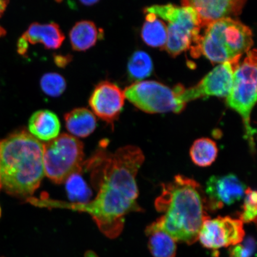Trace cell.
Wrapping results in <instances>:
<instances>
[{
    "label": "cell",
    "instance_id": "cell-30",
    "mask_svg": "<svg viewBox=\"0 0 257 257\" xmlns=\"http://www.w3.org/2000/svg\"><path fill=\"white\" fill-rule=\"evenodd\" d=\"M96 1H82L81 3H83V5L85 6H91L97 3Z\"/></svg>",
    "mask_w": 257,
    "mask_h": 257
},
{
    "label": "cell",
    "instance_id": "cell-8",
    "mask_svg": "<svg viewBox=\"0 0 257 257\" xmlns=\"http://www.w3.org/2000/svg\"><path fill=\"white\" fill-rule=\"evenodd\" d=\"M184 89L182 85L172 89L158 82L141 81L128 86L123 92L125 98L148 113H179L185 107L179 100V95Z\"/></svg>",
    "mask_w": 257,
    "mask_h": 257
},
{
    "label": "cell",
    "instance_id": "cell-23",
    "mask_svg": "<svg viewBox=\"0 0 257 257\" xmlns=\"http://www.w3.org/2000/svg\"><path fill=\"white\" fill-rule=\"evenodd\" d=\"M256 191L250 188H246L244 195L242 211L239 215V220L243 223H256Z\"/></svg>",
    "mask_w": 257,
    "mask_h": 257
},
{
    "label": "cell",
    "instance_id": "cell-5",
    "mask_svg": "<svg viewBox=\"0 0 257 257\" xmlns=\"http://www.w3.org/2000/svg\"><path fill=\"white\" fill-rule=\"evenodd\" d=\"M168 23L165 49L173 56L195 46L200 38L201 26L195 10L187 5H154L145 10Z\"/></svg>",
    "mask_w": 257,
    "mask_h": 257
},
{
    "label": "cell",
    "instance_id": "cell-13",
    "mask_svg": "<svg viewBox=\"0 0 257 257\" xmlns=\"http://www.w3.org/2000/svg\"><path fill=\"white\" fill-rule=\"evenodd\" d=\"M246 1L229 0V1H206L194 0L184 1L182 5L194 8L200 19L201 28H207L215 22L226 18H232L242 12Z\"/></svg>",
    "mask_w": 257,
    "mask_h": 257
},
{
    "label": "cell",
    "instance_id": "cell-28",
    "mask_svg": "<svg viewBox=\"0 0 257 257\" xmlns=\"http://www.w3.org/2000/svg\"><path fill=\"white\" fill-rule=\"evenodd\" d=\"M8 1H3V0H0V18L4 14L6 8H7L8 4ZM6 34V30L4 28H2L0 26V38L5 36Z\"/></svg>",
    "mask_w": 257,
    "mask_h": 257
},
{
    "label": "cell",
    "instance_id": "cell-24",
    "mask_svg": "<svg viewBox=\"0 0 257 257\" xmlns=\"http://www.w3.org/2000/svg\"><path fill=\"white\" fill-rule=\"evenodd\" d=\"M79 174H74L67 180L66 188L70 198L79 201L74 202H80V200H82L81 203H83L89 197V191L85 181Z\"/></svg>",
    "mask_w": 257,
    "mask_h": 257
},
{
    "label": "cell",
    "instance_id": "cell-19",
    "mask_svg": "<svg viewBox=\"0 0 257 257\" xmlns=\"http://www.w3.org/2000/svg\"><path fill=\"white\" fill-rule=\"evenodd\" d=\"M141 35L145 43L149 46L165 48L168 40L167 25L155 15L146 14Z\"/></svg>",
    "mask_w": 257,
    "mask_h": 257
},
{
    "label": "cell",
    "instance_id": "cell-14",
    "mask_svg": "<svg viewBox=\"0 0 257 257\" xmlns=\"http://www.w3.org/2000/svg\"><path fill=\"white\" fill-rule=\"evenodd\" d=\"M28 44H43L47 49L55 50L62 46L65 37L59 26L55 23H34L22 35Z\"/></svg>",
    "mask_w": 257,
    "mask_h": 257
},
{
    "label": "cell",
    "instance_id": "cell-10",
    "mask_svg": "<svg viewBox=\"0 0 257 257\" xmlns=\"http://www.w3.org/2000/svg\"><path fill=\"white\" fill-rule=\"evenodd\" d=\"M240 57L221 63L215 67L192 87L185 89L179 95V100L186 105L188 102L203 96H217L226 97L232 88L233 74L239 64Z\"/></svg>",
    "mask_w": 257,
    "mask_h": 257
},
{
    "label": "cell",
    "instance_id": "cell-11",
    "mask_svg": "<svg viewBox=\"0 0 257 257\" xmlns=\"http://www.w3.org/2000/svg\"><path fill=\"white\" fill-rule=\"evenodd\" d=\"M246 187L234 174L211 176L207 182L205 207L211 211L232 205L244 197Z\"/></svg>",
    "mask_w": 257,
    "mask_h": 257
},
{
    "label": "cell",
    "instance_id": "cell-31",
    "mask_svg": "<svg viewBox=\"0 0 257 257\" xmlns=\"http://www.w3.org/2000/svg\"><path fill=\"white\" fill-rule=\"evenodd\" d=\"M2 188V183H1V179H0V189H1Z\"/></svg>",
    "mask_w": 257,
    "mask_h": 257
},
{
    "label": "cell",
    "instance_id": "cell-27",
    "mask_svg": "<svg viewBox=\"0 0 257 257\" xmlns=\"http://www.w3.org/2000/svg\"><path fill=\"white\" fill-rule=\"evenodd\" d=\"M29 47V44L23 38H19L18 43V51L21 55H24L27 53Z\"/></svg>",
    "mask_w": 257,
    "mask_h": 257
},
{
    "label": "cell",
    "instance_id": "cell-20",
    "mask_svg": "<svg viewBox=\"0 0 257 257\" xmlns=\"http://www.w3.org/2000/svg\"><path fill=\"white\" fill-rule=\"evenodd\" d=\"M216 143L209 138H200L196 140L190 150L192 162L199 167L206 168L213 164L218 155Z\"/></svg>",
    "mask_w": 257,
    "mask_h": 257
},
{
    "label": "cell",
    "instance_id": "cell-2",
    "mask_svg": "<svg viewBox=\"0 0 257 257\" xmlns=\"http://www.w3.org/2000/svg\"><path fill=\"white\" fill-rule=\"evenodd\" d=\"M155 207L162 214L156 222L174 239L191 245L197 242L205 215L201 186L188 177L177 175L163 184Z\"/></svg>",
    "mask_w": 257,
    "mask_h": 257
},
{
    "label": "cell",
    "instance_id": "cell-21",
    "mask_svg": "<svg viewBox=\"0 0 257 257\" xmlns=\"http://www.w3.org/2000/svg\"><path fill=\"white\" fill-rule=\"evenodd\" d=\"M127 69L128 75L132 78L142 80L152 74L153 69L152 60L144 51H137L128 60Z\"/></svg>",
    "mask_w": 257,
    "mask_h": 257
},
{
    "label": "cell",
    "instance_id": "cell-7",
    "mask_svg": "<svg viewBox=\"0 0 257 257\" xmlns=\"http://www.w3.org/2000/svg\"><path fill=\"white\" fill-rule=\"evenodd\" d=\"M78 138L67 134L44 144L45 176L57 184H63L70 176L82 171L84 152Z\"/></svg>",
    "mask_w": 257,
    "mask_h": 257
},
{
    "label": "cell",
    "instance_id": "cell-15",
    "mask_svg": "<svg viewBox=\"0 0 257 257\" xmlns=\"http://www.w3.org/2000/svg\"><path fill=\"white\" fill-rule=\"evenodd\" d=\"M60 122L54 112L48 110L35 112L29 120L30 134L39 141L55 139L60 131Z\"/></svg>",
    "mask_w": 257,
    "mask_h": 257
},
{
    "label": "cell",
    "instance_id": "cell-3",
    "mask_svg": "<svg viewBox=\"0 0 257 257\" xmlns=\"http://www.w3.org/2000/svg\"><path fill=\"white\" fill-rule=\"evenodd\" d=\"M44 144L26 131L0 141L2 188L15 197H32L45 176Z\"/></svg>",
    "mask_w": 257,
    "mask_h": 257
},
{
    "label": "cell",
    "instance_id": "cell-32",
    "mask_svg": "<svg viewBox=\"0 0 257 257\" xmlns=\"http://www.w3.org/2000/svg\"><path fill=\"white\" fill-rule=\"evenodd\" d=\"M1 214H2V210H1V208H0V217H1Z\"/></svg>",
    "mask_w": 257,
    "mask_h": 257
},
{
    "label": "cell",
    "instance_id": "cell-17",
    "mask_svg": "<svg viewBox=\"0 0 257 257\" xmlns=\"http://www.w3.org/2000/svg\"><path fill=\"white\" fill-rule=\"evenodd\" d=\"M146 233L149 237L148 245L154 257H175L176 241L154 221L147 227Z\"/></svg>",
    "mask_w": 257,
    "mask_h": 257
},
{
    "label": "cell",
    "instance_id": "cell-1",
    "mask_svg": "<svg viewBox=\"0 0 257 257\" xmlns=\"http://www.w3.org/2000/svg\"><path fill=\"white\" fill-rule=\"evenodd\" d=\"M144 160L142 150L134 146L120 148L114 153L99 149L83 164L92 170L91 181L98 191L94 200L69 203L34 198L31 204L84 212L92 217L105 236L115 238L123 230L125 217L143 211L137 202L139 191L136 178Z\"/></svg>",
    "mask_w": 257,
    "mask_h": 257
},
{
    "label": "cell",
    "instance_id": "cell-29",
    "mask_svg": "<svg viewBox=\"0 0 257 257\" xmlns=\"http://www.w3.org/2000/svg\"><path fill=\"white\" fill-rule=\"evenodd\" d=\"M85 257H99L96 253L92 250H88L85 252Z\"/></svg>",
    "mask_w": 257,
    "mask_h": 257
},
{
    "label": "cell",
    "instance_id": "cell-18",
    "mask_svg": "<svg viewBox=\"0 0 257 257\" xmlns=\"http://www.w3.org/2000/svg\"><path fill=\"white\" fill-rule=\"evenodd\" d=\"M101 35L102 33L94 22L82 21L74 25L70 32L69 38L74 50L84 51L94 46Z\"/></svg>",
    "mask_w": 257,
    "mask_h": 257
},
{
    "label": "cell",
    "instance_id": "cell-26",
    "mask_svg": "<svg viewBox=\"0 0 257 257\" xmlns=\"http://www.w3.org/2000/svg\"><path fill=\"white\" fill-rule=\"evenodd\" d=\"M72 61L70 56L58 55L54 57V62L60 67H66Z\"/></svg>",
    "mask_w": 257,
    "mask_h": 257
},
{
    "label": "cell",
    "instance_id": "cell-6",
    "mask_svg": "<svg viewBox=\"0 0 257 257\" xmlns=\"http://www.w3.org/2000/svg\"><path fill=\"white\" fill-rule=\"evenodd\" d=\"M256 51L250 50L233 74V83L226 103L242 117L245 134L252 153L255 133L250 126V114L256 101Z\"/></svg>",
    "mask_w": 257,
    "mask_h": 257
},
{
    "label": "cell",
    "instance_id": "cell-4",
    "mask_svg": "<svg viewBox=\"0 0 257 257\" xmlns=\"http://www.w3.org/2000/svg\"><path fill=\"white\" fill-rule=\"evenodd\" d=\"M250 29L239 21L226 18L208 25L191 48L193 56L202 54L213 63H223L241 57L253 46Z\"/></svg>",
    "mask_w": 257,
    "mask_h": 257
},
{
    "label": "cell",
    "instance_id": "cell-22",
    "mask_svg": "<svg viewBox=\"0 0 257 257\" xmlns=\"http://www.w3.org/2000/svg\"><path fill=\"white\" fill-rule=\"evenodd\" d=\"M40 85L45 94L53 97L62 95L66 88V80L56 73L45 74L41 79Z\"/></svg>",
    "mask_w": 257,
    "mask_h": 257
},
{
    "label": "cell",
    "instance_id": "cell-12",
    "mask_svg": "<svg viewBox=\"0 0 257 257\" xmlns=\"http://www.w3.org/2000/svg\"><path fill=\"white\" fill-rule=\"evenodd\" d=\"M124 99V92L118 86L111 82L103 81L95 86L89 104L94 114L112 124L119 116Z\"/></svg>",
    "mask_w": 257,
    "mask_h": 257
},
{
    "label": "cell",
    "instance_id": "cell-9",
    "mask_svg": "<svg viewBox=\"0 0 257 257\" xmlns=\"http://www.w3.org/2000/svg\"><path fill=\"white\" fill-rule=\"evenodd\" d=\"M243 223L229 216L211 218L205 216L198 240L207 249L216 250L236 245L245 238Z\"/></svg>",
    "mask_w": 257,
    "mask_h": 257
},
{
    "label": "cell",
    "instance_id": "cell-16",
    "mask_svg": "<svg viewBox=\"0 0 257 257\" xmlns=\"http://www.w3.org/2000/svg\"><path fill=\"white\" fill-rule=\"evenodd\" d=\"M66 127L73 137H88L94 133L96 119L93 112L85 108L73 109L64 115Z\"/></svg>",
    "mask_w": 257,
    "mask_h": 257
},
{
    "label": "cell",
    "instance_id": "cell-25",
    "mask_svg": "<svg viewBox=\"0 0 257 257\" xmlns=\"http://www.w3.org/2000/svg\"><path fill=\"white\" fill-rule=\"evenodd\" d=\"M230 257H252L255 252L256 242L254 238L249 236L242 242L229 247Z\"/></svg>",
    "mask_w": 257,
    "mask_h": 257
}]
</instances>
